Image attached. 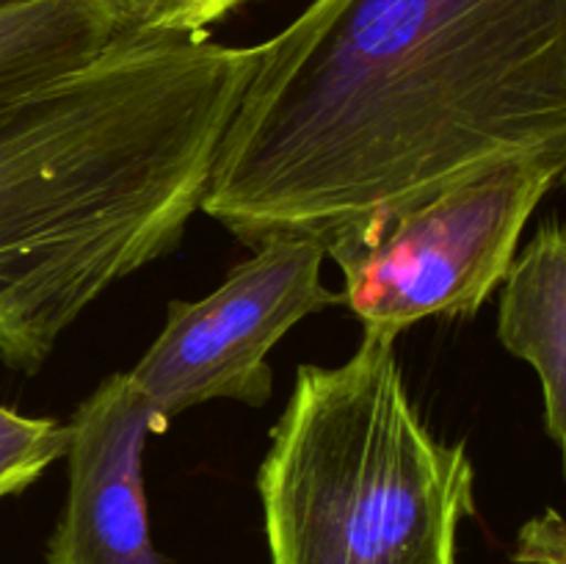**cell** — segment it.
Returning a JSON list of instances; mask_svg holds the SVG:
<instances>
[{
    "label": "cell",
    "mask_w": 566,
    "mask_h": 564,
    "mask_svg": "<svg viewBox=\"0 0 566 564\" xmlns=\"http://www.w3.org/2000/svg\"><path fill=\"white\" fill-rule=\"evenodd\" d=\"M512 158L566 186V0H313L258 44L199 208L326 249Z\"/></svg>",
    "instance_id": "6da1fadb"
},
{
    "label": "cell",
    "mask_w": 566,
    "mask_h": 564,
    "mask_svg": "<svg viewBox=\"0 0 566 564\" xmlns=\"http://www.w3.org/2000/svg\"><path fill=\"white\" fill-rule=\"evenodd\" d=\"M254 64L258 44L125 28L0 103V363L39 370L94 299L180 243Z\"/></svg>",
    "instance_id": "7a4b0ae2"
},
{
    "label": "cell",
    "mask_w": 566,
    "mask_h": 564,
    "mask_svg": "<svg viewBox=\"0 0 566 564\" xmlns=\"http://www.w3.org/2000/svg\"><path fill=\"white\" fill-rule=\"evenodd\" d=\"M271 564H457L473 464L420 420L396 337L302 365L258 473Z\"/></svg>",
    "instance_id": "3957f363"
},
{
    "label": "cell",
    "mask_w": 566,
    "mask_h": 564,
    "mask_svg": "<svg viewBox=\"0 0 566 564\" xmlns=\"http://www.w3.org/2000/svg\"><path fill=\"white\" fill-rule=\"evenodd\" d=\"M556 186L512 158L326 243L365 332L398 337L429 315H473L506 276L525 224Z\"/></svg>",
    "instance_id": "277c9868"
},
{
    "label": "cell",
    "mask_w": 566,
    "mask_h": 564,
    "mask_svg": "<svg viewBox=\"0 0 566 564\" xmlns=\"http://www.w3.org/2000/svg\"><path fill=\"white\" fill-rule=\"evenodd\" d=\"M326 249L274 236L197 302H171L164 332L127 370L160 424L213 398L260 404L271 396L269 352L307 315L340 302L321 280Z\"/></svg>",
    "instance_id": "5b68a950"
},
{
    "label": "cell",
    "mask_w": 566,
    "mask_h": 564,
    "mask_svg": "<svg viewBox=\"0 0 566 564\" xmlns=\"http://www.w3.org/2000/svg\"><path fill=\"white\" fill-rule=\"evenodd\" d=\"M70 492L50 564H169L153 545L144 495V446L166 426L127 374H114L70 424Z\"/></svg>",
    "instance_id": "8992f818"
},
{
    "label": "cell",
    "mask_w": 566,
    "mask_h": 564,
    "mask_svg": "<svg viewBox=\"0 0 566 564\" xmlns=\"http://www.w3.org/2000/svg\"><path fill=\"white\" fill-rule=\"evenodd\" d=\"M497 337L539 374L545 429L566 457V227L547 224L503 276Z\"/></svg>",
    "instance_id": "52a82bcc"
},
{
    "label": "cell",
    "mask_w": 566,
    "mask_h": 564,
    "mask_svg": "<svg viewBox=\"0 0 566 564\" xmlns=\"http://www.w3.org/2000/svg\"><path fill=\"white\" fill-rule=\"evenodd\" d=\"M125 28L111 0H0V103L92 64Z\"/></svg>",
    "instance_id": "ba28073f"
},
{
    "label": "cell",
    "mask_w": 566,
    "mask_h": 564,
    "mask_svg": "<svg viewBox=\"0 0 566 564\" xmlns=\"http://www.w3.org/2000/svg\"><path fill=\"white\" fill-rule=\"evenodd\" d=\"M70 446V426L0 407V498L22 492Z\"/></svg>",
    "instance_id": "9c48e42d"
},
{
    "label": "cell",
    "mask_w": 566,
    "mask_h": 564,
    "mask_svg": "<svg viewBox=\"0 0 566 564\" xmlns=\"http://www.w3.org/2000/svg\"><path fill=\"white\" fill-rule=\"evenodd\" d=\"M252 0H111L127 28L147 33H205Z\"/></svg>",
    "instance_id": "30bf717a"
},
{
    "label": "cell",
    "mask_w": 566,
    "mask_h": 564,
    "mask_svg": "<svg viewBox=\"0 0 566 564\" xmlns=\"http://www.w3.org/2000/svg\"><path fill=\"white\" fill-rule=\"evenodd\" d=\"M517 564H566V518L547 509L520 529L514 545Z\"/></svg>",
    "instance_id": "8fae6325"
}]
</instances>
